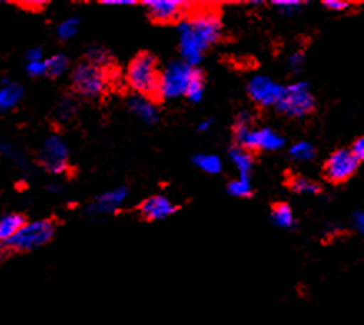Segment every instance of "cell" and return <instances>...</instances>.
<instances>
[{
	"label": "cell",
	"mask_w": 364,
	"mask_h": 325,
	"mask_svg": "<svg viewBox=\"0 0 364 325\" xmlns=\"http://www.w3.org/2000/svg\"><path fill=\"white\" fill-rule=\"evenodd\" d=\"M181 60L196 67L203 60L205 52L220 40L221 21L213 7L196 6L188 18L178 23Z\"/></svg>",
	"instance_id": "cell-1"
},
{
	"label": "cell",
	"mask_w": 364,
	"mask_h": 325,
	"mask_svg": "<svg viewBox=\"0 0 364 325\" xmlns=\"http://www.w3.org/2000/svg\"><path fill=\"white\" fill-rule=\"evenodd\" d=\"M160 77L161 72L156 57L150 52H140L127 68L125 80L135 95L159 100Z\"/></svg>",
	"instance_id": "cell-2"
},
{
	"label": "cell",
	"mask_w": 364,
	"mask_h": 325,
	"mask_svg": "<svg viewBox=\"0 0 364 325\" xmlns=\"http://www.w3.org/2000/svg\"><path fill=\"white\" fill-rule=\"evenodd\" d=\"M55 231L57 223L53 219H38L27 223L17 236L0 244V263L11 255L31 253L48 244L55 236Z\"/></svg>",
	"instance_id": "cell-3"
},
{
	"label": "cell",
	"mask_w": 364,
	"mask_h": 325,
	"mask_svg": "<svg viewBox=\"0 0 364 325\" xmlns=\"http://www.w3.org/2000/svg\"><path fill=\"white\" fill-rule=\"evenodd\" d=\"M112 83V72L102 70L90 65L88 62H82L73 68L72 85L78 95L87 100H98L108 92Z\"/></svg>",
	"instance_id": "cell-4"
},
{
	"label": "cell",
	"mask_w": 364,
	"mask_h": 325,
	"mask_svg": "<svg viewBox=\"0 0 364 325\" xmlns=\"http://www.w3.org/2000/svg\"><path fill=\"white\" fill-rule=\"evenodd\" d=\"M196 67H191L183 60L170 62L161 70L159 100H173V98L185 97L186 87L193 77Z\"/></svg>",
	"instance_id": "cell-5"
},
{
	"label": "cell",
	"mask_w": 364,
	"mask_h": 325,
	"mask_svg": "<svg viewBox=\"0 0 364 325\" xmlns=\"http://www.w3.org/2000/svg\"><path fill=\"white\" fill-rule=\"evenodd\" d=\"M314 98L306 83L298 82L284 87V93L277 106V111L289 118H304L314 111Z\"/></svg>",
	"instance_id": "cell-6"
},
{
	"label": "cell",
	"mask_w": 364,
	"mask_h": 325,
	"mask_svg": "<svg viewBox=\"0 0 364 325\" xmlns=\"http://www.w3.org/2000/svg\"><path fill=\"white\" fill-rule=\"evenodd\" d=\"M70 151L67 141L62 136L52 135L43 143L38 153V162L48 175L63 176L70 171Z\"/></svg>",
	"instance_id": "cell-7"
},
{
	"label": "cell",
	"mask_w": 364,
	"mask_h": 325,
	"mask_svg": "<svg viewBox=\"0 0 364 325\" xmlns=\"http://www.w3.org/2000/svg\"><path fill=\"white\" fill-rule=\"evenodd\" d=\"M144 7L151 21L156 23H181L195 12L196 4L178 0H146Z\"/></svg>",
	"instance_id": "cell-8"
},
{
	"label": "cell",
	"mask_w": 364,
	"mask_h": 325,
	"mask_svg": "<svg viewBox=\"0 0 364 325\" xmlns=\"http://www.w3.org/2000/svg\"><path fill=\"white\" fill-rule=\"evenodd\" d=\"M359 168L358 158L351 150H338L324 161L323 175L329 183L341 184L351 180Z\"/></svg>",
	"instance_id": "cell-9"
},
{
	"label": "cell",
	"mask_w": 364,
	"mask_h": 325,
	"mask_svg": "<svg viewBox=\"0 0 364 325\" xmlns=\"http://www.w3.org/2000/svg\"><path fill=\"white\" fill-rule=\"evenodd\" d=\"M284 93V87L278 85L272 78L258 75L248 83V95L257 105L263 108L277 106Z\"/></svg>",
	"instance_id": "cell-10"
},
{
	"label": "cell",
	"mask_w": 364,
	"mask_h": 325,
	"mask_svg": "<svg viewBox=\"0 0 364 325\" xmlns=\"http://www.w3.org/2000/svg\"><path fill=\"white\" fill-rule=\"evenodd\" d=\"M236 146L248 151H278L284 146V140L272 128H253Z\"/></svg>",
	"instance_id": "cell-11"
},
{
	"label": "cell",
	"mask_w": 364,
	"mask_h": 325,
	"mask_svg": "<svg viewBox=\"0 0 364 325\" xmlns=\"http://www.w3.org/2000/svg\"><path fill=\"white\" fill-rule=\"evenodd\" d=\"M127 196H129V189L125 186H120V188L105 191L100 196H97L95 199L88 204L87 214L88 216H107L117 213L118 209L122 208V204L125 203Z\"/></svg>",
	"instance_id": "cell-12"
},
{
	"label": "cell",
	"mask_w": 364,
	"mask_h": 325,
	"mask_svg": "<svg viewBox=\"0 0 364 325\" xmlns=\"http://www.w3.org/2000/svg\"><path fill=\"white\" fill-rule=\"evenodd\" d=\"M176 211V206L171 203V199L166 198L164 194H155L146 198L144 203L140 204L139 213L145 221H161L170 218Z\"/></svg>",
	"instance_id": "cell-13"
},
{
	"label": "cell",
	"mask_w": 364,
	"mask_h": 325,
	"mask_svg": "<svg viewBox=\"0 0 364 325\" xmlns=\"http://www.w3.org/2000/svg\"><path fill=\"white\" fill-rule=\"evenodd\" d=\"M129 111L140 121L146 123V125H154L159 121V108H156L155 101L150 98L134 95L129 98Z\"/></svg>",
	"instance_id": "cell-14"
},
{
	"label": "cell",
	"mask_w": 364,
	"mask_h": 325,
	"mask_svg": "<svg viewBox=\"0 0 364 325\" xmlns=\"http://www.w3.org/2000/svg\"><path fill=\"white\" fill-rule=\"evenodd\" d=\"M23 98V88L22 85L14 82H4L0 87V115L12 111L14 108L18 106V103Z\"/></svg>",
	"instance_id": "cell-15"
},
{
	"label": "cell",
	"mask_w": 364,
	"mask_h": 325,
	"mask_svg": "<svg viewBox=\"0 0 364 325\" xmlns=\"http://www.w3.org/2000/svg\"><path fill=\"white\" fill-rule=\"evenodd\" d=\"M26 224V216L21 213L4 214L2 218H0V244L7 243V241H11L14 236H17Z\"/></svg>",
	"instance_id": "cell-16"
},
{
	"label": "cell",
	"mask_w": 364,
	"mask_h": 325,
	"mask_svg": "<svg viewBox=\"0 0 364 325\" xmlns=\"http://www.w3.org/2000/svg\"><path fill=\"white\" fill-rule=\"evenodd\" d=\"M230 158L231 161H233L235 168L238 170L241 178H250V175H252V170H253V161H255L252 151L245 150V148L241 146H235L230 150Z\"/></svg>",
	"instance_id": "cell-17"
},
{
	"label": "cell",
	"mask_w": 364,
	"mask_h": 325,
	"mask_svg": "<svg viewBox=\"0 0 364 325\" xmlns=\"http://www.w3.org/2000/svg\"><path fill=\"white\" fill-rule=\"evenodd\" d=\"M85 62L90 63V65L102 68V70H113V57L112 53L103 47H92L88 48L85 53Z\"/></svg>",
	"instance_id": "cell-18"
},
{
	"label": "cell",
	"mask_w": 364,
	"mask_h": 325,
	"mask_svg": "<svg viewBox=\"0 0 364 325\" xmlns=\"http://www.w3.org/2000/svg\"><path fill=\"white\" fill-rule=\"evenodd\" d=\"M288 188L293 191V193L298 194H318L321 193V186H319L316 181H311L304 176L299 175H291L287 181Z\"/></svg>",
	"instance_id": "cell-19"
},
{
	"label": "cell",
	"mask_w": 364,
	"mask_h": 325,
	"mask_svg": "<svg viewBox=\"0 0 364 325\" xmlns=\"http://www.w3.org/2000/svg\"><path fill=\"white\" fill-rule=\"evenodd\" d=\"M203 93H205V77H203V72H201L200 68H196L193 77H191V80L188 83V87H186L185 98L191 103H200L203 100Z\"/></svg>",
	"instance_id": "cell-20"
},
{
	"label": "cell",
	"mask_w": 364,
	"mask_h": 325,
	"mask_svg": "<svg viewBox=\"0 0 364 325\" xmlns=\"http://www.w3.org/2000/svg\"><path fill=\"white\" fill-rule=\"evenodd\" d=\"M193 162L196 168L206 175H218L223 170V161L216 155H205V153H201V155H196L193 158Z\"/></svg>",
	"instance_id": "cell-21"
},
{
	"label": "cell",
	"mask_w": 364,
	"mask_h": 325,
	"mask_svg": "<svg viewBox=\"0 0 364 325\" xmlns=\"http://www.w3.org/2000/svg\"><path fill=\"white\" fill-rule=\"evenodd\" d=\"M46 67L48 77L58 78L65 75L68 72V68H70V60H68V57L63 55V53H55V55L47 58Z\"/></svg>",
	"instance_id": "cell-22"
},
{
	"label": "cell",
	"mask_w": 364,
	"mask_h": 325,
	"mask_svg": "<svg viewBox=\"0 0 364 325\" xmlns=\"http://www.w3.org/2000/svg\"><path fill=\"white\" fill-rule=\"evenodd\" d=\"M272 219L278 228L289 229L294 224L293 211L287 203H277L272 208Z\"/></svg>",
	"instance_id": "cell-23"
},
{
	"label": "cell",
	"mask_w": 364,
	"mask_h": 325,
	"mask_svg": "<svg viewBox=\"0 0 364 325\" xmlns=\"http://www.w3.org/2000/svg\"><path fill=\"white\" fill-rule=\"evenodd\" d=\"M228 193L235 198H250L253 196V186L250 178H236L228 183Z\"/></svg>",
	"instance_id": "cell-24"
},
{
	"label": "cell",
	"mask_w": 364,
	"mask_h": 325,
	"mask_svg": "<svg viewBox=\"0 0 364 325\" xmlns=\"http://www.w3.org/2000/svg\"><path fill=\"white\" fill-rule=\"evenodd\" d=\"M252 121H253V118L250 116L248 113H240V115L236 116L235 125H233V136H235L236 145L241 143V140H243V138L253 130Z\"/></svg>",
	"instance_id": "cell-25"
},
{
	"label": "cell",
	"mask_w": 364,
	"mask_h": 325,
	"mask_svg": "<svg viewBox=\"0 0 364 325\" xmlns=\"http://www.w3.org/2000/svg\"><path fill=\"white\" fill-rule=\"evenodd\" d=\"M289 156L296 161H309L316 156V148L306 141L296 143V145L289 148Z\"/></svg>",
	"instance_id": "cell-26"
},
{
	"label": "cell",
	"mask_w": 364,
	"mask_h": 325,
	"mask_svg": "<svg viewBox=\"0 0 364 325\" xmlns=\"http://www.w3.org/2000/svg\"><path fill=\"white\" fill-rule=\"evenodd\" d=\"M80 31V21L77 17H70L65 18L62 23H58L57 27V37L60 40H70Z\"/></svg>",
	"instance_id": "cell-27"
},
{
	"label": "cell",
	"mask_w": 364,
	"mask_h": 325,
	"mask_svg": "<svg viewBox=\"0 0 364 325\" xmlns=\"http://www.w3.org/2000/svg\"><path fill=\"white\" fill-rule=\"evenodd\" d=\"M273 6L282 16H294L304 7L301 0H274Z\"/></svg>",
	"instance_id": "cell-28"
},
{
	"label": "cell",
	"mask_w": 364,
	"mask_h": 325,
	"mask_svg": "<svg viewBox=\"0 0 364 325\" xmlns=\"http://www.w3.org/2000/svg\"><path fill=\"white\" fill-rule=\"evenodd\" d=\"M47 60V58H46ZM46 60L41 62H27L26 63V70L31 77H43L47 75V67H46Z\"/></svg>",
	"instance_id": "cell-29"
},
{
	"label": "cell",
	"mask_w": 364,
	"mask_h": 325,
	"mask_svg": "<svg viewBox=\"0 0 364 325\" xmlns=\"http://www.w3.org/2000/svg\"><path fill=\"white\" fill-rule=\"evenodd\" d=\"M73 111H75V105H73L72 100H67L65 98V100H62L60 103H58L57 113L62 120H68V118H72Z\"/></svg>",
	"instance_id": "cell-30"
},
{
	"label": "cell",
	"mask_w": 364,
	"mask_h": 325,
	"mask_svg": "<svg viewBox=\"0 0 364 325\" xmlns=\"http://www.w3.org/2000/svg\"><path fill=\"white\" fill-rule=\"evenodd\" d=\"M0 155L7 156L9 160H16L17 162H21V165H22V161H23L22 158H21V155H18L16 150H12V146L9 145V143H4L2 138H0Z\"/></svg>",
	"instance_id": "cell-31"
},
{
	"label": "cell",
	"mask_w": 364,
	"mask_h": 325,
	"mask_svg": "<svg viewBox=\"0 0 364 325\" xmlns=\"http://www.w3.org/2000/svg\"><path fill=\"white\" fill-rule=\"evenodd\" d=\"M323 6L331 12H344L351 7L349 2H344V0H324Z\"/></svg>",
	"instance_id": "cell-32"
},
{
	"label": "cell",
	"mask_w": 364,
	"mask_h": 325,
	"mask_svg": "<svg viewBox=\"0 0 364 325\" xmlns=\"http://www.w3.org/2000/svg\"><path fill=\"white\" fill-rule=\"evenodd\" d=\"M303 63H304V55H303L301 52H296V53H293V55L288 58V65L291 67V70H294V72L301 70Z\"/></svg>",
	"instance_id": "cell-33"
},
{
	"label": "cell",
	"mask_w": 364,
	"mask_h": 325,
	"mask_svg": "<svg viewBox=\"0 0 364 325\" xmlns=\"http://www.w3.org/2000/svg\"><path fill=\"white\" fill-rule=\"evenodd\" d=\"M351 151H353V155L358 158V161H359V162L364 161V136L358 138V140L353 143Z\"/></svg>",
	"instance_id": "cell-34"
},
{
	"label": "cell",
	"mask_w": 364,
	"mask_h": 325,
	"mask_svg": "<svg viewBox=\"0 0 364 325\" xmlns=\"http://www.w3.org/2000/svg\"><path fill=\"white\" fill-rule=\"evenodd\" d=\"M26 60H27V62H41V60H46V58H43L42 48H38V47L31 48V50L27 52Z\"/></svg>",
	"instance_id": "cell-35"
},
{
	"label": "cell",
	"mask_w": 364,
	"mask_h": 325,
	"mask_svg": "<svg viewBox=\"0 0 364 325\" xmlns=\"http://www.w3.org/2000/svg\"><path fill=\"white\" fill-rule=\"evenodd\" d=\"M105 6H113V7H125V6H134L135 2L132 0H105Z\"/></svg>",
	"instance_id": "cell-36"
},
{
	"label": "cell",
	"mask_w": 364,
	"mask_h": 325,
	"mask_svg": "<svg viewBox=\"0 0 364 325\" xmlns=\"http://www.w3.org/2000/svg\"><path fill=\"white\" fill-rule=\"evenodd\" d=\"M354 226H356V229L364 236V213L354 214Z\"/></svg>",
	"instance_id": "cell-37"
},
{
	"label": "cell",
	"mask_w": 364,
	"mask_h": 325,
	"mask_svg": "<svg viewBox=\"0 0 364 325\" xmlns=\"http://www.w3.org/2000/svg\"><path fill=\"white\" fill-rule=\"evenodd\" d=\"M211 125H213V121L211 120H205V121H201L198 126H196V131L198 133H205V131H208L210 128H211Z\"/></svg>",
	"instance_id": "cell-38"
},
{
	"label": "cell",
	"mask_w": 364,
	"mask_h": 325,
	"mask_svg": "<svg viewBox=\"0 0 364 325\" xmlns=\"http://www.w3.org/2000/svg\"><path fill=\"white\" fill-rule=\"evenodd\" d=\"M48 191H50V193L58 194V193H62V186H50V188H48Z\"/></svg>",
	"instance_id": "cell-39"
}]
</instances>
